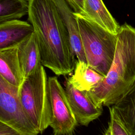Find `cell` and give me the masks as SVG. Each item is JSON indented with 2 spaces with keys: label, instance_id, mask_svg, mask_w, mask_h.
I'll list each match as a JSON object with an SVG mask.
<instances>
[{
  "label": "cell",
  "instance_id": "cell-9",
  "mask_svg": "<svg viewBox=\"0 0 135 135\" xmlns=\"http://www.w3.org/2000/svg\"><path fill=\"white\" fill-rule=\"evenodd\" d=\"M34 33L30 23L20 20L0 23V50L17 46Z\"/></svg>",
  "mask_w": 135,
  "mask_h": 135
},
{
  "label": "cell",
  "instance_id": "cell-17",
  "mask_svg": "<svg viewBox=\"0 0 135 135\" xmlns=\"http://www.w3.org/2000/svg\"><path fill=\"white\" fill-rule=\"evenodd\" d=\"M66 1L75 13L84 15V0H66Z\"/></svg>",
  "mask_w": 135,
  "mask_h": 135
},
{
  "label": "cell",
  "instance_id": "cell-14",
  "mask_svg": "<svg viewBox=\"0 0 135 135\" xmlns=\"http://www.w3.org/2000/svg\"><path fill=\"white\" fill-rule=\"evenodd\" d=\"M112 107L132 135H135V85L121 100Z\"/></svg>",
  "mask_w": 135,
  "mask_h": 135
},
{
  "label": "cell",
  "instance_id": "cell-19",
  "mask_svg": "<svg viewBox=\"0 0 135 135\" xmlns=\"http://www.w3.org/2000/svg\"><path fill=\"white\" fill-rule=\"evenodd\" d=\"M53 135H73V133L66 134H53Z\"/></svg>",
  "mask_w": 135,
  "mask_h": 135
},
{
  "label": "cell",
  "instance_id": "cell-11",
  "mask_svg": "<svg viewBox=\"0 0 135 135\" xmlns=\"http://www.w3.org/2000/svg\"><path fill=\"white\" fill-rule=\"evenodd\" d=\"M17 53L25 79L34 73L42 65L40 53L34 33L19 44Z\"/></svg>",
  "mask_w": 135,
  "mask_h": 135
},
{
  "label": "cell",
  "instance_id": "cell-7",
  "mask_svg": "<svg viewBox=\"0 0 135 135\" xmlns=\"http://www.w3.org/2000/svg\"><path fill=\"white\" fill-rule=\"evenodd\" d=\"M64 86L67 98L78 123L88 126L102 113L103 107L97 106L85 91L75 88L65 79Z\"/></svg>",
  "mask_w": 135,
  "mask_h": 135
},
{
  "label": "cell",
  "instance_id": "cell-2",
  "mask_svg": "<svg viewBox=\"0 0 135 135\" xmlns=\"http://www.w3.org/2000/svg\"><path fill=\"white\" fill-rule=\"evenodd\" d=\"M135 85V27L124 23L117 34L113 61L104 79L87 95L99 107L109 108L121 100Z\"/></svg>",
  "mask_w": 135,
  "mask_h": 135
},
{
  "label": "cell",
  "instance_id": "cell-5",
  "mask_svg": "<svg viewBox=\"0 0 135 135\" xmlns=\"http://www.w3.org/2000/svg\"><path fill=\"white\" fill-rule=\"evenodd\" d=\"M19 89L0 76V121L23 135H37L39 132L22 105Z\"/></svg>",
  "mask_w": 135,
  "mask_h": 135
},
{
  "label": "cell",
  "instance_id": "cell-16",
  "mask_svg": "<svg viewBox=\"0 0 135 135\" xmlns=\"http://www.w3.org/2000/svg\"><path fill=\"white\" fill-rule=\"evenodd\" d=\"M110 120L102 135H132L113 107L109 108Z\"/></svg>",
  "mask_w": 135,
  "mask_h": 135
},
{
  "label": "cell",
  "instance_id": "cell-4",
  "mask_svg": "<svg viewBox=\"0 0 135 135\" xmlns=\"http://www.w3.org/2000/svg\"><path fill=\"white\" fill-rule=\"evenodd\" d=\"M19 97L32 122L42 133L50 127L52 118L48 78L42 65L25 79L20 87Z\"/></svg>",
  "mask_w": 135,
  "mask_h": 135
},
{
  "label": "cell",
  "instance_id": "cell-18",
  "mask_svg": "<svg viewBox=\"0 0 135 135\" xmlns=\"http://www.w3.org/2000/svg\"><path fill=\"white\" fill-rule=\"evenodd\" d=\"M0 135H23L12 127L0 121Z\"/></svg>",
  "mask_w": 135,
  "mask_h": 135
},
{
  "label": "cell",
  "instance_id": "cell-6",
  "mask_svg": "<svg viewBox=\"0 0 135 135\" xmlns=\"http://www.w3.org/2000/svg\"><path fill=\"white\" fill-rule=\"evenodd\" d=\"M52 118L50 124L53 134L73 133L78 124L68 101L65 89L56 76L48 78Z\"/></svg>",
  "mask_w": 135,
  "mask_h": 135
},
{
  "label": "cell",
  "instance_id": "cell-8",
  "mask_svg": "<svg viewBox=\"0 0 135 135\" xmlns=\"http://www.w3.org/2000/svg\"><path fill=\"white\" fill-rule=\"evenodd\" d=\"M53 1L69 33L71 43L78 60L86 63L75 13L66 0Z\"/></svg>",
  "mask_w": 135,
  "mask_h": 135
},
{
  "label": "cell",
  "instance_id": "cell-15",
  "mask_svg": "<svg viewBox=\"0 0 135 135\" xmlns=\"http://www.w3.org/2000/svg\"><path fill=\"white\" fill-rule=\"evenodd\" d=\"M28 0H0V23L28 15Z\"/></svg>",
  "mask_w": 135,
  "mask_h": 135
},
{
  "label": "cell",
  "instance_id": "cell-1",
  "mask_svg": "<svg viewBox=\"0 0 135 135\" xmlns=\"http://www.w3.org/2000/svg\"><path fill=\"white\" fill-rule=\"evenodd\" d=\"M28 20L34 29L41 63L56 75L74 70L75 54L53 0H28Z\"/></svg>",
  "mask_w": 135,
  "mask_h": 135
},
{
  "label": "cell",
  "instance_id": "cell-12",
  "mask_svg": "<svg viewBox=\"0 0 135 135\" xmlns=\"http://www.w3.org/2000/svg\"><path fill=\"white\" fill-rule=\"evenodd\" d=\"M84 15L110 33L117 35L120 26L102 0H84Z\"/></svg>",
  "mask_w": 135,
  "mask_h": 135
},
{
  "label": "cell",
  "instance_id": "cell-10",
  "mask_svg": "<svg viewBox=\"0 0 135 135\" xmlns=\"http://www.w3.org/2000/svg\"><path fill=\"white\" fill-rule=\"evenodd\" d=\"M0 76L18 88L23 83L25 77L19 62L17 46L0 50Z\"/></svg>",
  "mask_w": 135,
  "mask_h": 135
},
{
  "label": "cell",
  "instance_id": "cell-13",
  "mask_svg": "<svg viewBox=\"0 0 135 135\" xmlns=\"http://www.w3.org/2000/svg\"><path fill=\"white\" fill-rule=\"evenodd\" d=\"M73 71L72 76L68 79L75 88L81 91H90L104 78L87 63L78 60L76 61Z\"/></svg>",
  "mask_w": 135,
  "mask_h": 135
},
{
  "label": "cell",
  "instance_id": "cell-3",
  "mask_svg": "<svg viewBox=\"0 0 135 135\" xmlns=\"http://www.w3.org/2000/svg\"><path fill=\"white\" fill-rule=\"evenodd\" d=\"M75 15L86 63L105 77L114 59L117 35L110 33L84 15Z\"/></svg>",
  "mask_w": 135,
  "mask_h": 135
}]
</instances>
